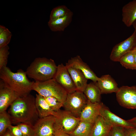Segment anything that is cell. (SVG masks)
I'll return each mask as SVG.
<instances>
[{
	"mask_svg": "<svg viewBox=\"0 0 136 136\" xmlns=\"http://www.w3.org/2000/svg\"><path fill=\"white\" fill-rule=\"evenodd\" d=\"M12 123L10 116L6 111L0 113V135L5 133Z\"/></svg>",
	"mask_w": 136,
	"mask_h": 136,
	"instance_id": "obj_23",
	"label": "cell"
},
{
	"mask_svg": "<svg viewBox=\"0 0 136 136\" xmlns=\"http://www.w3.org/2000/svg\"><path fill=\"white\" fill-rule=\"evenodd\" d=\"M44 97H54L63 104L67 93L53 78L43 82L34 81L32 90Z\"/></svg>",
	"mask_w": 136,
	"mask_h": 136,
	"instance_id": "obj_4",
	"label": "cell"
},
{
	"mask_svg": "<svg viewBox=\"0 0 136 136\" xmlns=\"http://www.w3.org/2000/svg\"><path fill=\"white\" fill-rule=\"evenodd\" d=\"M127 120L136 127V117Z\"/></svg>",
	"mask_w": 136,
	"mask_h": 136,
	"instance_id": "obj_34",
	"label": "cell"
},
{
	"mask_svg": "<svg viewBox=\"0 0 136 136\" xmlns=\"http://www.w3.org/2000/svg\"><path fill=\"white\" fill-rule=\"evenodd\" d=\"M18 125L22 131V136H35L33 125L25 123H20Z\"/></svg>",
	"mask_w": 136,
	"mask_h": 136,
	"instance_id": "obj_29",
	"label": "cell"
},
{
	"mask_svg": "<svg viewBox=\"0 0 136 136\" xmlns=\"http://www.w3.org/2000/svg\"><path fill=\"white\" fill-rule=\"evenodd\" d=\"M8 129L14 136H22V131L18 125L16 126L11 125L9 127Z\"/></svg>",
	"mask_w": 136,
	"mask_h": 136,
	"instance_id": "obj_31",
	"label": "cell"
},
{
	"mask_svg": "<svg viewBox=\"0 0 136 136\" xmlns=\"http://www.w3.org/2000/svg\"><path fill=\"white\" fill-rule=\"evenodd\" d=\"M123 66L128 69L136 70L133 54L132 51L124 55L119 61Z\"/></svg>",
	"mask_w": 136,
	"mask_h": 136,
	"instance_id": "obj_25",
	"label": "cell"
},
{
	"mask_svg": "<svg viewBox=\"0 0 136 136\" xmlns=\"http://www.w3.org/2000/svg\"><path fill=\"white\" fill-rule=\"evenodd\" d=\"M2 136H14L10 130L8 129L5 133Z\"/></svg>",
	"mask_w": 136,
	"mask_h": 136,
	"instance_id": "obj_35",
	"label": "cell"
},
{
	"mask_svg": "<svg viewBox=\"0 0 136 136\" xmlns=\"http://www.w3.org/2000/svg\"><path fill=\"white\" fill-rule=\"evenodd\" d=\"M103 104L101 102L92 103L88 100L86 105L80 114L79 117L80 121L94 123L100 115Z\"/></svg>",
	"mask_w": 136,
	"mask_h": 136,
	"instance_id": "obj_11",
	"label": "cell"
},
{
	"mask_svg": "<svg viewBox=\"0 0 136 136\" xmlns=\"http://www.w3.org/2000/svg\"><path fill=\"white\" fill-rule=\"evenodd\" d=\"M109 136H125L124 128L120 126H112Z\"/></svg>",
	"mask_w": 136,
	"mask_h": 136,
	"instance_id": "obj_30",
	"label": "cell"
},
{
	"mask_svg": "<svg viewBox=\"0 0 136 136\" xmlns=\"http://www.w3.org/2000/svg\"><path fill=\"white\" fill-rule=\"evenodd\" d=\"M55 122V117L53 116L39 118L33 125L34 136H54Z\"/></svg>",
	"mask_w": 136,
	"mask_h": 136,
	"instance_id": "obj_9",
	"label": "cell"
},
{
	"mask_svg": "<svg viewBox=\"0 0 136 136\" xmlns=\"http://www.w3.org/2000/svg\"><path fill=\"white\" fill-rule=\"evenodd\" d=\"M133 53L134 55V62H135V65L136 66V54H134Z\"/></svg>",
	"mask_w": 136,
	"mask_h": 136,
	"instance_id": "obj_37",
	"label": "cell"
},
{
	"mask_svg": "<svg viewBox=\"0 0 136 136\" xmlns=\"http://www.w3.org/2000/svg\"><path fill=\"white\" fill-rule=\"evenodd\" d=\"M132 51L133 53L136 54V47Z\"/></svg>",
	"mask_w": 136,
	"mask_h": 136,
	"instance_id": "obj_38",
	"label": "cell"
},
{
	"mask_svg": "<svg viewBox=\"0 0 136 136\" xmlns=\"http://www.w3.org/2000/svg\"><path fill=\"white\" fill-rule=\"evenodd\" d=\"M87 101L83 92L76 90L72 93H67L66 99L63 104V107L65 110L79 118Z\"/></svg>",
	"mask_w": 136,
	"mask_h": 136,
	"instance_id": "obj_5",
	"label": "cell"
},
{
	"mask_svg": "<svg viewBox=\"0 0 136 136\" xmlns=\"http://www.w3.org/2000/svg\"><path fill=\"white\" fill-rule=\"evenodd\" d=\"M71 11L66 6L61 5L53 8L51 11L49 20H53L63 17Z\"/></svg>",
	"mask_w": 136,
	"mask_h": 136,
	"instance_id": "obj_24",
	"label": "cell"
},
{
	"mask_svg": "<svg viewBox=\"0 0 136 136\" xmlns=\"http://www.w3.org/2000/svg\"><path fill=\"white\" fill-rule=\"evenodd\" d=\"M57 66L54 61L45 57L36 58L27 68V76L35 81L43 82L53 79Z\"/></svg>",
	"mask_w": 136,
	"mask_h": 136,
	"instance_id": "obj_3",
	"label": "cell"
},
{
	"mask_svg": "<svg viewBox=\"0 0 136 136\" xmlns=\"http://www.w3.org/2000/svg\"><path fill=\"white\" fill-rule=\"evenodd\" d=\"M100 115L112 126H120L124 128L135 127L128 120H124L114 114L103 104L101 109Z\"/></svg>",
	"mask_w": 136,
	"mask_h": 136,
	"instance_id": "obj_14",
	"label": "cell"
},
{
	"mask_svg": "<svg viewBox=\"0 0 136 136\" xmlns=\"http://www.w3.org/2000/svg\"><path fill=\"white\" fill-rule=\"evenodd\" d=\"M122 20L127 27L132 25L136 20V0L125 5L122 9Z\"/></svg>",
	"mask_w": 136,
	"mask_h": 136,
	"instance_id": "obj_16",
	"label": "cell"
},
{
	"mask_svg": "<svg viewBox=\"0 0 136 136\" xmlns=\"http://www.w3.org/2000/svg\"><path fill=\"white\" fill-rule=\"evenodd\" d=\"M124 128L125 136H136V127Z\"/></svg>",
	"mask_w": 136,
	"mask_h": 136,
	"instance_id": "obj_32",
	"label": "cell"
},
{
	"mask_svg": "<svg viewBox=\"0 0 136 136\" xmlns=\"http://www.w3.org/2000/svg\"><path fill=\"white\" fill-rule=\"evenodd\" d=\"M56 112L54 127L61 128L68 134L74 130L80 121L79 118L65 110H60Z\"/></svg>",
	"mask_w": 136,
	"mask_h": 136,
	"instance_id": "obj_6",
	"label": "cell"
},
{
	"mask_svg": "<svg viewBox=\"0 0 136 136\" xmlns=\"http://www.w3.org/2000/svg\"><path fill=\"white\" fill-rule=\"evenodd\" d=\"M83 92L91 102L94 103L101 102L102 94L96 83L92 82L88 84Z\"/></svg>",
	"mask_w": 136,
	"mask_h": 136,
	"instance_id": "obj_21",
	"label": "cell"
},
{
	"mask_svg": "<svg viewBox=\"0 0 136 136\" xmlns=\"http://www.w3.org/2000/svg\"><path fill=\"white\" fill-rule=\"evenodd\" d=\"M135 47L136 33L134 31L128 38L114 47L110 55V59L113 61L119 62L124 55L133 51Z\"/></svg>",
	"mask_w": 136,
	"mask_h": 136,
	"instance_id": "obj_8",
	"label": "cell"
},
{
	"mask_svg": "<svg viewBox=\"0 0 136 136\" xmlns=\"http://www.w3.org/2000/svg\"><path fill=\"white\" fill-rule=\"evenodd\" d=\"M73 15V13L71 11L63 17L53 20H49L48 25L52 31H63L71 22Z\"/></svg>",
	"mask_w": 136,
	"mask_h": 136,
	"instance_id": "obj_20",
	"label": "cell"
},
{
	"mask_svg": "<svg viewBox=\"0 0 136 136\" xmlns=\"http://www.w3.org/2000/svg\"><path fill=\"white\" fill-rule=\"evenodd\" d=\"M66 66L74 83L77 90L83 92L88 84V79L79 70L71 66Z\"/></svg>",
	"mask_w": 136,
	"mask_h": 136,
	"instance_id": "obj_18",
	"label": "cell"
},
{
	"mask_svg": "<svg viewBox=\"0 0 136 136\" xmlns=\"http://www.w3.org/2000/svg\"><path fill=\"white\" fill-rule=\"evenodd\" d=\"M9 49L8 45L0 48V70L7 66L8 57L9 54Z\"/></svg>",
	"mask_w": 136,
	"mask_h": 136,
	"instance_id": "obj_27",
	"label": "cell"
},
{
	"mask_svg": "<svg viewBox=\"0 0 136 136\" xmlns=\"http://www.w3.org/2000/svg\"><path fill=\"white\" fill-rule=\"evenodd\" d=\"M93 124L80 121L74 130L69 134L71 136H89Z\"/></svg>",
	"mask_w": 136,
	"mask_h": 136,
	"instance_id": "obj_22",
	"label": "cell"
},
{
	"mask_svg": "<svg viewBox=\"0 0 136 136\" xmlns=\"http://www.w3.org/2000/svg\"><path fill=\"white\" fill-rule=\"evenodd\" d=\"M132 25L134 29V31L136 33V20L133 23Z\"/></svg>",
	"mask_w": 136,
	"mask_h": 136,
	"instance_id": "obj_36",
	"label": "cell"
},
{
	"mask_svg": "<svg viewBox=\"0 0 136 136\" xmlns=\"http://www.w3.org/2000/svg\"><path fill=\"white\" fill-rule=\"evenodd\" d=\"M112 127L99 115L93 124L89 136H109Z\"/></svg>",
	"mask_w": 136,
	"mask_h": 136,
	"instance_id": "obj_17",
	"label": "cell"
},
{
	"mask_svg": "<svg viewBox=\"0 0 136 136\" xmlns=\"http://www.w3.org/2000/svg\"><path fill=\"white\" fill-rule=\"evenodd\" d=\"M65 66H71L80 70L87 79L96 83L99 77H98L89 66L82 60L80 57L77 55L72 57L66 63Z\"/></svg>",
	"mask_w": 136,
	"mask_h": 136,
	"instance_id": "obj_13",
	"label": "cell"
},
{
	"mask_svg": "<svg viewBox=\"0 0 136 136\" xmlns=\"http://www.w3.org/2000/svg\"><path fill=\"white\" fill-rule=\"evenodd\" d=\"M55 132L54 136H71L64 132L61 128L54 127Z\"/></svg>",
	"mask_w": 136,
	"mask_h": 136,
	"instance_id": "obj_33",
	"label": "cell"
},
{
	"mask_svg": "<svg viewBox=\"0 0 136 136\" xmlns=\"http://www.w3.org/2000/svg\"><path fill=\"white\" fill-rule=\"evenodd\" d=\"M10 106L8 113L12 123H25L33 125L39 118L35 97L30 94L19 97Z\"/></svg>",
	"mask_w": 136,
	"mask_h": 136,
	"instance_id": "obj_1",
	"label": "cell"
},
{
	"mask_svg": "<svg viewBox=\"0 0 136 136\" xmlns=\"http://www.w3.org/2000/svg\"><path fill=\"white\" fill-rule=\"evenodd\" d=\"M53 78L63 87L67 93H72L77 90L66 67L62 63L57 66L56 72Z\"/></svg>",
	"mask_w": 136,
	"mask_h": 136,
	"instance_id": "obj_10",
	"label": "cell"
},
{
	"mask_svg": "<svg viewBox=\"0 0 136 136\" xmlns=\"http://www.w3.org/2000/svg\"><path fill=\"white\" fill-rule=\"evenodd\" d=\"M19 96L13 90L0 80V113L6 111L8 107Z\"/></svg>",
	"mask_w": 136,
	"mask_h": 136,
	"instance_id": "obj_12",
	"label": "cell"
},
{
	"mask_svg": "<svg viewBox=\"0 0 136 136\" xmlns=\"http://www.w3.org/2000/svg\"><path fill=\"white\" fill-rule=\"evenodd\" d=\"M25 72L19 70L15 73L6 66L0 70V78L7 87L12 89L20 97L26 96L32 90L34 81L27 78Z\"/></svg>",
	"mask_w": 136,
	"mask_h": 136,
	"instance_id": "obj_2",
	"label": "cell"
},
{
	"mask_svg": "<svg viewBox=\"0 0 136 136\" xmlns=\"http://www.w3.org/2000/svg\"><path fill=\"white\" fill-rule=\"evenodd\" d=\"M96 83L101 94L113 92L116 93L119 89L116 82L109 74L104 75L99 78Z\"/></svg>",
	"mask_w": 136,
	"mask_h": 136,
	"instance_id": "obj_15",
	"label": "cell"
},
{
	"mask_svg": "<svg viewBox=\"0 0 136 136\" xmlns=\"http://www.w3.org/2000/svg\"><path fill=\"white\" fill-rule=\"evenodd\" d=\"M119 104L124 108L136 109V86H123L116 93Z\"/></svg>",
	"mask_w": 136,
	"mask_h": 136,
	"instance_id": "obj_7",
	"label": "cell"
},
{
	"mask_svg": "<svg viewBox=\"0 0 136 136\" xmlns=\"http://www.w3.org/2000/svg\"><path fill=\"white\" fill-rule=\"evenodd\" d=\"M12 36L11 32L5 27L0 25V48L8 45Z\"/></svg>",
	"mask_w": 136,
	"mask_h": 136,
	"instance_id": "obj_26",
	"label": "cell"
},
{
	"mask_svg": "<svg viewBox=\"0 0 136 136\" xmlns=\"http://www.w3.org/2000/svg\"><path fill=\"white\" fill-rule=\"evenodd\" d=\"M35 104L39 118L51 115L56 116V112L51 108L43 97L38 94L36 95Z\"/></svg>",
	"mask_w": 136,
	"mask_h": 136,
	"instance_id": "obj_19",
	"label": "cell"
},
{
	"mask_svg": "<svg viewBox=\"0 0 136 136\" xmlns=\"http://www.w3.org/2000/svg\"><path fill=\"white\" fill-rule=\"evenodd\" d=\"M44 97L51 108L55 112L58 111L60 110L61 107H63V104L54 97Z\"/></svg>",
	"mask_w": 136,
	"mask_h": 136,
	"instance_id": "obj_28",
	"label": "cell"
}]
</instances>
